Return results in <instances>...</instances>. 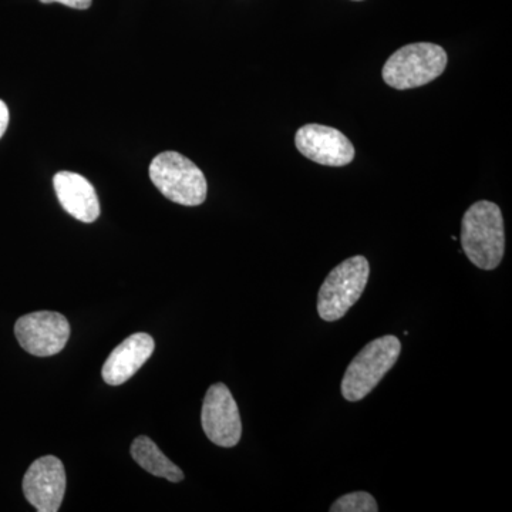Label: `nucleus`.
I'll list each match as a JSON object with an SVG mask.
<instances>
[{
	"label": "nucleus",
	"instance_id": "4468645a",
	"mask_svg": "<svg viewBox=\"0 0 512 512\" xmlns=\"http://www.w3.org/2000/svg\"><path fill=\"white\" fill-rule=\"evenodd\" d=\"M40 2L45 3V5H50V3H62L64 6H69V8L86 10L92 6L93 0H40Z\"/></svg>",
	"mask_w": 512,
	"mask_h": 512
},
{
	"label": "nucleus",
	"instance_id": "6e6552de",
	"mask_svg": "<svg viewBox=\"0 0 512 512\" xmlns=\"http://www.w3.org/2000/svg\"><path fill=\"white\" fill-rule=\"evenodd\" d=\"M23 493L36 511H59L66 493V471L62 461L55 456L33 461L23 477Z\"/></svg>",
	"mask_w": 512,
	"mask_h": 512
},
{
	"label": "nucleus",
	"instance_id": "0eeeda50",
	"mask_svg": "<svg viewBox=\"0 0 512 512\" xmlns=\"http://www.w3.org/2000/svg\"><path fill=\"white\" fill-rule=\"evenodd\" d=\"M201 423L205 436L217 446L235 447L241 440L242 423L237 402L224 383L212 384L205 394Z\"/></svg>",
	"mask_w": 512,
	"mask_h": 512
},
{
	"label": "nucleus",
	"instance_id": "7ed1b4c3",
	"mask_svg": "<svg viewBox=\"0 0 512 512\" xmlns=\"http://www.w3.org/2000/svg\"><path fill=\"white\" fill-rule=\"evenodd\" d=\"M402 342L387 335L375 339L350 362L342 380V394L350 403L360 402L375 390L386 373L396 365Z\"/></svg>",
	"mask_w": 512,
	"mask_h": 512
},
{
	"label": "nucleus",
	"instance_id": "423d86ee",
	"mask_svg": "<svg viewBox=\"0 0 512 512\" xmlns=\"http://www.w3.org/2000/svg\"><path fill=\"white\" fill-rule=\"evenodd\" d=\"M15 335L19 345L30 355L55 356L62 352L69 342V320L57 312L29 313L16 322Z\"/></svg>",
	"mask_w": 512,
	"mask_h": 512
},
{
	"label": "nucleus",
	"instance_id": "ddd939ff",
	"mask_svg": "<svg viewBox=\"0 0 512 512\" xmlns=\"http://www.w3.org/2000/svg\"><path fill=\"white\" fill-rule=\"evenodd\" d=\"M332 512H377L379 507L373 495L365 491H356L343 495L330 507Z\"/></svg>",
	"mask_w": 512,
	"mask_h": 512
},
{
	"label": "nucleus",
	"instance_id": "f257e3e1",
	"mask_svg": "<svg viewBox=\"0 0 512 512\" xmlns=\"http://www.w3.org/2000/svg\"><path fill=\"white\" fill-rule=\"evenodd\" d=\"M461 247L477 268H498L504 258L505 228L503 212L497 204L478 201L468 208L461 222Z\"/></svg>",
	"mask_w": 512,
	"mask_h": 512
},
{
	"label": "nucleus",
	"instance_id": "f03ea898",
	"mask_svg": "<svg viewBox=\"0 0 512 512\" xmlns=\"http://www.w3.org/2000/svg\"><path fill=\"white\" fill-rule=\"evenodd\" d=\"M446 50L433 43H413L394 52L383 67V80L396 90L417 89L446 70Z\"/></svg>",
	"mask_w": 512,
	"mask_h": 512
},
{
	"label": "nucleus",
	"instance_id": "2eb2a0df",
	"mask_svg": "<svg viewBox=\"0 0 512 512\" xmlns=\"http://www.w3.org/2000/svg\"><path fill=\"white\" fill-rule=\"evenodd\" d=\"M9 126V109L5 101L0 100V138L6 133Z\"/></svg>",
	"mask_w": 512,
	"mask_h": 512
},
{
	"label": "nucleus",
	"instance_id": "9d476101",
	"mask_svg": "<svg viewBox=\"0 0 512 512\" xmlns=\"http://www.w3.org/2000/svg\"><path fill=\"white\" fill-rule=\"evenodd\" d=\"M156 349V343L147 333H134L120 343L104 363L101 375L110 386H120L128 382L144 363L150 359Z\"/></svg>",
	"mask_w": 512,
	"mask_h": 512
},
{
	"label": "nucleus",
	"instance_id": "39448f33",
	"mask_svg": "<svg viewBox=\"0 0 512 512\" xmlns=\"http://www.w3.org/2000/svg\"><path fill=\"white\" fill-rule=\"evenodd\" d=\"M369 261L362 255L352 256L332 269L318 295V313L325 322L342 319L365 291L369 282Z\"/></svg>",
	"mask_w": 512,
	"mask_h": 512
},
{
	"label": "nucleus",
	"instance_id": "9b49d317",
	"mask_svg": "<svg viewBox=\"0 0 512 512\" xmlns=\"http://www.w3.org/2000/svg\"><path fill=\"white\" fill-rule=\"evenodd\" d=\"M57 198L67 214L84 224L100 217V202L96 190L83 175L60 171L53 178Z\"/></svg>",
	"mask_w": 512,
	"mask_h": 512
},
{
	"label": "nucleus",
	"instance_id": "1a4fd4ad",
	"mask_svg": "<svg viewBox=\"0 0 512 512\" xmlns=\"http://www.w3.org/2000/svg\"><path fill=\"white\" fill-rule=\"evenodd\" d=\"M296 148L313 163L345 167L355 158V147L342 131L320 124H306L296 131Z\"/></svg>",
	"mask_w": 512,
	"mask_h": 512
},
{
	"label": "nucleus",
	"instance_id": "f8f14e48",
	"mask_svg": "<svg viewBox=\"0 0 512 512\" xmlns=\"http://www.w3.org/2000/svg\"><path fill=\"white\" fill-rule=\"evenodd\" d=\"M131 457L134 461L153 476L165 478L171 483H180L184 480V473L181 468L175 466L173 461L161 453L160 448L153 440L146 436L137 437L131 444Z\"/></svg>",
	"mask_w": 512,
	"mask_h": 512
},
{
	"label": "nucleus",
	"instance_id": "20e7f679",
	"mask_svg": "<svg viewBox=\"0 0 512 512\" xmlns=\"http://www.w3.org/2000/svg\"><path fill=\"white\" fill-rule=\"evenodd\" d=\"M150 178L167 200L185 207H197L207 200L205 175L191 160L177 151L158 154L150 164Z\"/></svg>",
	"mask_w": 512,
	"mask_h": 512
},
{
	"label": "nucleus",
	"instance_id": "dca6fc26",
	"mask_svg": "<svg viewBox=\"0 0 512 512\" xmlns=\"http://www.w3.org/2000/svg\"><path fill=\"white\" fill-rule=\"evenodd\" d=\"M353 2H362V0H353Z\"/></svg>",
	"mask_w": 512,
	"mask_h": 512
}]
</instances>
